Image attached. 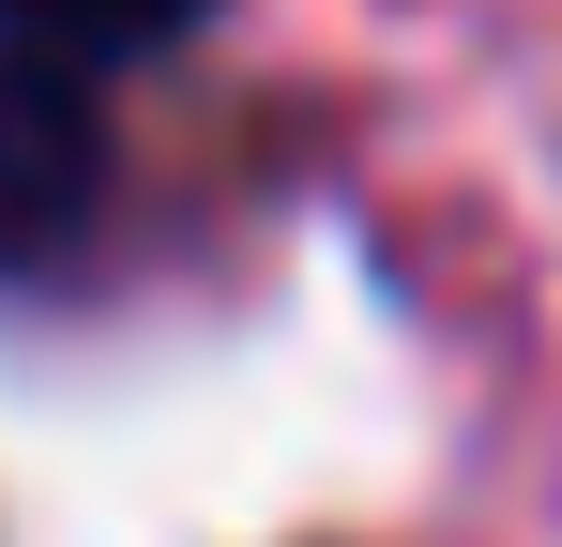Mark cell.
Listing matches in <instances>:
<instances>
[{
	"instance_id": "6da1fadb",
	"label": "cell",
	"mask_w": 562,
	"mask_h": 547,
	"mask_svg": "<svg viewBox=\"0 0 562 547\" xmlns=\"http://www.w3.org/2000/svg\"><path fill=\"white\" fill-rule=\"evenodd\" d=\"M106 213V122L77 77L0 46V274H46Z\"/></svg>"
},
{
	"instance_id": "7a4b0ae2",
	"label": "cell",
	"mask_w": 562,
	"mask_h": 547,
	"mask_svg": "<svg viewBox=\"0 0 562 547\" xmlns=\"http://www.w3.org/2000/svg\"><path fill=\"white\" fill-rule=\"evenodd\" d=\"M198 15H213V0H0L15 62H46V77H77V62H137V46L198 31Z\"/></svg>"
}]
</instances>
